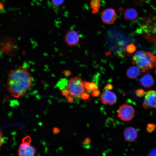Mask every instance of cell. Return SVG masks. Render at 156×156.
<instances>
[{"mask_svg": "<svg viewBox=\"0 0 156 156\" xmlns=\"http://www.w3.org/2000/svg\"><path fill=\"white\" fill-rule=\"evenodd\" d=\"M33 81V77L28 70L21 66L9 72L7 77V88L12 97L18 98L25 94Z\"/></svg>", "mask_w": 156, "mask_h": 156, "instance_id": "obj_1", "label": "cell"}, {"mask_svg": "<svg viewBox=\"0 0 156 156\" xmlns=\"http://www.w3.org/2000/svg\"><path fill=\"white\" fill-rule=\"evenodd\" d=\"M133 60L143 73H148L153 67H156V56L148 52L137 51L133 57Z\"/></svg>", "mask_w": 156, "mask_h": 156, "instance_id": "obj_2", "label": "cell"}, {"mask_svg": "<svg viewBox=\"0 0 156 156\" xmlns=\"http://www.w3.org/2000/svg\"><path fill=\"white\" fill-rule=\"evenodd\" d=\"M84 81L81 78L78 77L70 78L67 82L66 89L71 95L78 97L84 92Z\"/></svg>", "mask_w": 156, "mask_h": 156, "instance_id": "obj_3", "label": "cell"}, {"mask_svg": "<svg viewBox=\"0 0 156 156\" xmlns=\"http://www.w3.org/2000/svg\"><path fill=\"white\" fill-rule=\"evenodd\" d=\"M135 110L131 105L124 104L120 106L118 112V117L124 121H128L131 120L134 117Z\"/></svg>", "mask_w": 156, "mask_h": 156, "instance_id": "obj_4", "label": "cell"}, {"mask_svg": "<svg viewBox=\"0 0 156 156\" xmlns=\"http://www.w3.org/2000/svg\"><path fill=\"white\" fill-rule=\"evenodd\" d=\"M145 109L156 108V91L151 90L146 92L143 103Z\"/></svg>", "mask_w": 156, "mask_h": 156, "instance_id": "obj_5", "label": "cell"}, {"mask_svg": "<svg viewBox=\"0 0 156 156\" xmlns=\"http://www.w3.org/2000/svg\"><path fill=\"white\" fill-rule=\"evenodd\" d=\"M99 99L103 104L111 105L115 103L117 100L116 95L114 92L106 90L103 92Z\"/></svg>", "mask_w": 156, "mask_h": 156, "instance_id": "obj_6", "label": "cell"}, {"mask_svg": "<svg viewBox=\"0 0 156 156\" xmlns=\"http://www.w3.org/2000/svg\"><path fill=\"white\" fill-rule=\"evenodd\" d=\"M117 16L115 10L112 8L104 10L101 13V17L103 22L107 24H112L116 21Z\"/></svg>", "mask_w": 156, "mask_h": 156, "instance_id": "obj_7", "label": "cell"}, {"mask_svg": "<svg viewBox=\"0 0 156 156\" xmlns=\"http://www.w3.org/2000/svg\"><path fill=\"white\" fill-rule=\"evenodd\" d=\"M30 144L22 143L18 150V156H34L36 148L30 145Z\"/></svg>", "mask_w": 156, "mask_h": 156, "instance_id": "obj_8", "label": "cell"}, {"mask_svg": "<svg viewBox=\"0 0 156 156\" xmlns=\"http://www.w3.org/2000/svg\"><path fill=\"white\" fill-rule=\"evenodd\" d=\"M64 39L68 45L70 46L76 45L79 40L78 32L75 30L68 31L66 34Z\"/></svg>", "mask_w": 156, "mask_h": 156, "instance_id": "obj_9", "label": "cell"}, {"mask_svg": "<svg viewBox=\"0 0 156 156\" xmlns=\"http://www.w3.org/2000/svg\"><path fill=\"white\" fill-rule=\"evenodd\" d=\"M123 134L125 140L130 142L134 141L136 139L138 135L136 129L131 127L126 128L124 131Z\"/></svg>", "mask_w": 156, "mask_h": 156, "instance_id": "obj_10", "label": "cell"}, {"mask_svg": "<svg viewBox=\"0 0 156 156\" xmlns=\"http://www.w3.org/2000/svg\"><path fill=\"white\" fill-rule=\"evenodd\" d=\"M141 85L146 88L151 87L154 83V81L152 76L149 74L144 75L140 79Z\"/></svg>", "mask_w": 156, "mask_h": 156, "instance_id": "obj_11", "label": "cell"}, {"mask_svg": "<svg viewBox=\"0 0 156 156\" xmlns=\"http://www.w3.org/2000/svg\"><path fill=\"white\" fill-rule=\"evenodd\" d=\"M138 16V13L135 9L130 8L126 9L124 13V16L127 20L132 21L135 20Z\"/></svg>", "mask_w": 156, "mask_h": 156, "instance_id": "obj_12", "label": "cell"}, {"mask_svg": "<svg viewBox=\"0 0 156 156\" xmlns=\"http://www.w3.org/2000/svg\"><path fill=\"white\" fill-rule=\"evenodd\" d=\"M140 73L139 68L136 66H133L129 68L127 70V76L131 79H134L137 77Z\"/></svg>", "mask_w": 156, "mask_h": 156, "instance_id": "obj_13", "label": "cell"}, {"mask_svg": "<svg viewBox=\"0 0 156 156\" xmlns=\"http://www.w3.org/2000/svg\"><path fill=\"white\" fill-rule=\"evenodd\" d=\"M101 3L99 0H92L90 5L93 14L96 13L101 7Z\"/></svg>", "mask_w": 156, "mask_h": 156, "instance_id": "obj_14", "label": "cell"}, {"mask_svg": "<svg viewBox=\"0 0 156 156\" xmlns=\"http://www.w3.org/2000/svg\"><path fill=\"white\" fill-rule=\"evenodd\" d=\"M84 86L86 90L91 92L98 89L96 84L93 82L84 81Z\"/></svg>", "mask_w": 156, "mask_h": 156, "instance_id": "obj_15", "label": "cell"}, {"mask_svg": "<svg viewBox=\"0 0 156 156\" xmlns=\"http://www.w3.org/2000/svg\"><path fill=\"white\" fill-rule=\"evenodd\" d=\"M136 50V47L133 44H130L127 47L126 51L129 53H133Z\"/></svg>", "mask_w": 156, "mask_h": 156, "instance_id": "obj_16", "label": "cell"}, {"mask_svg": "<svg viewBox=\"0 0 156 156\" xmlns=\"http://www.w3.org/2000/svg\"><path fill=\"white\" fill-rule=\"evenodd\" d=\"M156 127V124L153 123H149L147 125L146 129L148 132L151 133L155 130Z\"/></svg>", "mask_w": 156, "mask_h": 156, "instance_id": "obj_17", "label": "cell"}, {"mask_svg": "<svg viewBox=\"0 0 156 156\" xmlns=\"http://www.w3.org/2000/svg\"><path fill=\"white\" fill-rule=\"evenodd\" d=\"M146 92L142 89H138L135 91L136 95L139 97H142L146 94Z\"/></svg>", "mask_w": 156, "mask_h": 156, "instance_id": "obj_18", "label": "cell"}, {"mask_svg": "<svg viewBox=\"0 0 156 156\" xmlns=\"http://www.w3.org/2000/svg\"><path fill=\"white\" fill-rule=\"evenodd\" d=\"M64 0H51L52 3L54 5L60 6L62 4Z\"/></svg>", "mask_w": 156, "mask_h": 156, "instance_id": "obj_19", "label": "cell"}, {"mask_svg": "<svg viewBox=\"0 0 156 156\" xmlns=\"http://www.w3.org/2000/svg\"><path fill=\"white\" fill-rule=\"evenodd\" d=\"M90 96V95L84 92L81 95V99L84 101L89 99Z\"/></svg>", "mask_w": 156, "mask_h": 156, "instance_id": "obj_20", "label": "cell"}, {"mask_svg": "<svg viewBox=\"0 0 156 156\" xmlns=\"http://www.w3.org/2000/svg\"><path fill=\"white\" fill-rule=\"evenodd\" d=\"M31 141V138L29 136H27L23 138L22 140V142L25 143L30 144Z\"/></svg>", "mask_w": 156, "mask_h": 156, "instance_id": "obj_21", "label": "cell"}, {"mask_svg": "<svg viewBox=\"0 0 156 156\" xmlns=\"http://www.w3.org/2000/svg\"><path fill=\"white\" fill-rule=\"evenodd\" d=\"M100 94V91L97 89L92 91L91 95L93 97H97L99 96Z\"/></svg>", "mask_w": 156, "mask_h": 156, "instance_id": "obj_22", "label": "cell"}, {"mask_svg": "<svg viewBox=\"0 0 156 156\" xmlns=\"http://www.w3.org/2000/svg\"><path fill=\"white\" fill-rule=\"evenodd\" d=\"M148 156H156V148L150 151Z\"/></svg>", "mask_w": 156, "mask_h": 156, "instance_id": "obj_23", "label": "cell"}, {"mask_svg": "<svg viewBox=\"0 0 156 156\" xmlns=\"http://www.w3.org/2000/svg\"><path fill=\"white\" fill-rule=\"evenodd\" d=\"M62 95L65 96L66 97L68 96L70 93L69 91L66 89L62 90Z\"/></svg>", "mask_w": 156, "mask_h": 156, "instance_id": "obj_24", "label": "cell"}, {"mask_svg": "<svg viewBox=\"0 0 156 156\" xmlns=\"http://www.w3.org/2000/svg\"><path fill=\"white\" fill-rule=\"evenodd\" d=\"M105 88L106 90H110L113 88V86L111 83H109L106 85Z\"/></svg>", "mask_w": 156, "mask_h": 156, "instance_id": "obj_25", "label": "cell"}, {"mask_svg": "<svg viewBox=\"0 0 156 156\" xmlns=\"http://www.w3.org/2000/svg\"><path fill=\"white\" fill-rule=\"evenodd\" d=\"M91 139L89 138H86L83 141V144L86 145H88L90 144L91 142Z\"/></svg>", "mask_w": 156, "mask_h": 156, "instance_id": "obj_26", "label": "cell"}, {"mask_svg": "<svg viewBox=\"0 0 156 156\" xmlns=\"http://www.w3.org/2000/svg\"><path fill=\"white\" fill-rule=\"evenodd\" d=\"M66 98L67 99L68 101L70 103H72L74 100V98L69 95L66 97Z\"/></svg>", "mask_w": 156, "mask_h": 156, "instance_id": "obj_27", "label": "cell"}, {"mask_svg": "<svg viewBox=\"0 0 156 156\" xmlns=\"http://www.w3.org/2000/svg\"><path fill=\"white\" fill-rule=\"evenodd\" d=\"M0 10L1 13H3L4 12V5L2 3H0Z\"/></svg>", "mask_w": 156, "mask_h": 156, "instance_id": "obj_28", "label": "cell"}, {"mask_svg": "<svg viewBox=\"0 0 156 156\" xmlns=\"http://www.w3.org/2000/svg\"><path fill=\"white\" fill-rule=\"evenodd\" d=\"M3 134L1 131L0 132V146L3 143L4 141V138H3Z\"/></svg>", "mask_w": 156, "mask_h": 156, "instance_id": "obj_29", "label": "cell"}, {"mask_svg": "<svg viewBox=\"0 0 156 156\" xmlns=\"http://www.w3.org/2000/svg\"><path fill=\"white\" fill-rule=\"evenodd\" d=\"M60 130L58 128L55 127L53 129V133L54 134L58 133L60 131Z\"/></svg>", "mask_w": 156, "mask_h": 156, "instance_id": "obj_30", "label": "cell"}, {"mask_svg": "<svg viewBox=\"0 0 156 156\" xmlns=\"http://www.w3.org/2000/svg\"><path fill=\"white\" fill-rule=\"evenodd\" d=\"M64 72V74H65V75L66 77H68L71 74L70 72L68 70H66V71H65Z\"/></svg>", "mask_w": 156, "mask_h": 156, "instance_id": "obj_31", "label": "cell"}, {"mask_svg": "<svg viewBox=\"0 0 156 156\" xmlns=\"http://www.w3.org/2000/svg\"><path fill=\"white\" fill-rule=\"evenodd\" d=\"M155 73L156 75V69L155 70Z\"/></svg>", "mask_w": 156, "mask_h": 156, "instance_id": "obj_32", "label": "cell"}]
</instances>
